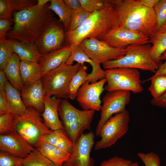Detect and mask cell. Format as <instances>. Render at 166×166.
Here are the masks:
<instances>
[{
	"label": "cell",
	"instance_id": "obj_1",
	"mask_svg": "<svg viewBox=\"0 0 166 166\" xmlns=\"http://www.w3.org/2000/svg\"><path fill=\"white\" fill-rule=\"evenodd\" d=\"M46 4L42 7L37 4L14 14V26L6 38L34 45L38 38L54 20L52 11Z\"/></svg>",
	"mask_w": 166,
	"mask_h": 166
},
{
	"label": "cell",
	"instance_id": "obj_2",
	"mask_svg": "<svg viewBox=\"0 0 166 166\" xmlns=\"http://www.w3.org/2000/svg\"><path fill=\"white\" fill-rule=\"evenodd\" d=\"M119 25L118 16L111 0H105L103 7L92 12L81 26L65 32V42L67 45H79L87 38L101 40Z\"/></svg>",
	"mask_w": 166,
	"mask_h": 166
},
{
	"label": "cell",
	"instance_id": "obj_3",
	"mask_svg": "<svg viewBox=\"0 0 166 166\" xmlns=\"http://www.w3.org/2000/svg\"><path fill=\"white\" fill-rule=\"evenodd\" d=\"M116 10L119 26L149 38L156 32V14L154 9L141 5L138 0H111Z\"/></svg>",
	"mask_w": 166,
	"mask_h": 166
},
{
	"label": "cell",
	"instance_id": "obj_4",
	"mask_svg": "<svg viewBox=\"0 0 166 166\" xmlns=\"http://www.w3.org/2000/svg\"><path fill=\"white\" fill-rule=\"evenodd\" d=\"M58 113L66 133L75 144L85 130L91 129L95 111L79 109L66 99H63L60 104Z\"/></svg>",
	"mask_w": 166,
	"mask_h": 166
},
{
	"label": "cell",
	"instance_id": "obj_5",
	"mask_svg": "<svg viewBox=\"0 0 166 166\" xmlns=\"http://www.w3.org/2000/svg\"><path fill=\"white\" fill-rule=\"evenodd\" d=\"M14 132L34 148L53 131L45 124L39 112L29 107L23 114L15 116L14 123Z\"/></svg>",
	"mask_w": 166,
	"mask_h": 166
},
{
	"label": "cell",
	"instance_id": "obj_6",
	"mask_svg": "<svg viewBox=\"0 0 166 166\" xmlns=\"http://www.w3.org/2000/svg\"><path fill=\"white\" fill-rule=\"evenodd\" d=\"M82 64L69 65L65 63L44 74L41 80L45 95L60 99L69 98L70 82Z\"/></svg>",
	"mask_w": 166,
	"mask_h": 166
},
{
	"label": "cell",
	"instance_id": "obj_7",
	"mask_svg": "<svg viewBox=\"0 0 166 166\" xmlns=\"http://www.w3.org/2000/svg\"><path fill=\"white\" fill-rule=\"evenodd\" d=\"M151 47L150 43L128 46L126 48L127 53L124 57L102 64L103 68L106 69L128 67L155 73L159 66L151 58Z\"/></svg>",
	"mask_w": 166,
	"mask_h": 166
},
{
	"label": "cell",
	"instance_id": "obj_8",
	"mask_svg": "<svg viewBox=\"0 0 166 166\" xmlns=\"http://www.w3.org/2000/svg\"><path fill=\"white\" fill-rule=\"evenodd\" d=\"M105 71L107 84L104 88L107 92L123 90L136 93L143 91V81L138 69L117 67L106 69Z\"/></svg>",
	"mask_w": 166,
	"mask_h": 166
},
{
	"label": "cell",
	"instance_id": "obj_9",
	"mask_svg": "<svg viewBox=\"0 0 166 166\" xmlns=\"http://www.w3.org/2000/svg\"><path fill=\"white\" fill-rule=\"evenodd\" d=\"M129 121V113L126 109L111 117L102 127L99 136L101 139L95 144L94 149L106 148L114 144L127 132Z\"/></svg>",
	"mask_w": 166,
	"mask_h": 166
},
{
	"label": "cell",
	"instance_id": "obj_10",
	"mask_svg": "<svg viewBox=\"0 0 166 166\" xmlns=\"http://www.w3.org/2000/svg\"><path fill=\"white\" fill-rule=\"evenodd\" d=\"M79 45L89 58L99 65L120 59L127 53L126 49L113 47L93 38L85 39Z\"/></svg>",
	"mask_w": 166,
	"mask_h": 166
},
{
	"label": "cell",
	"instance_id": "obj_11",
	"mask_svg": "<svg viewBox=\"0 0 166 166\" xmlns=\"http://www.w3.org/2000/svg\"><path fill=\"white\" fill-rule=\"evenodd\" d=\"M131 92L118 90L108 92L102 98L100 118L96 129V134L99 136L101 128L105 123L115 114L126 110L130 102Z\"/></svg>",
	"mask_w": 166,
	"mask_h": 166
},
{
	"label": "cell",
	"instance_id": "obj_12",
	"mask_svg": "<svg viewBox=\"0 0 166 166\" xmlns=\"http://www.w3.org/2000/svg\"><path fill=\"white\" fill-rule=\"evenodd\" d=\"M65 32L63 24L54 19L34 45L42 55H45L65 45Z\"/></svg>",
	"mask_w": 166,
	"mask_h": 166
},
{
	"label": "cell",
	"instance_id": "obj_13",
	"mask_svg": "<svg viewBox=\"0 0 166 166\" xmlns=\"http://www.w3.org/2000/svg\"><path fill=\"white\" fill-rule=\"evenodd\" d=\"M94 138L92 131L83 133L74 144L69 159L62 166H93L94 162L90 154L95 144Z\"/></svg>",
	"mask_w": 166,
	"mask_h": 166
},
{
	"label": "cell",
	"instance_id": "obj_14",
	"mask_svg": "<svg viewBox=\"0 0 166 166\" xmlns=\"http://www.w3.org/2000/svg\"><path fill=\"white\" fill-rule=\"evenodd\" d=\"M106 78L94 83L85 82L80 88L76 100L83 110L99 111L101 108V94L105 90Z\"/></svg>",
	"mask_w": 166,
	"mask_h": 166
},
{
	"label": "cell",
	"instance_id": "obj_15",
	"mask_svg": "<svg viewBox=\"0 0 166 166\" xmlns=\"http://www.w3.org/2000/svg\"><path fill=\"white\" fill-rule=\"evenodd\" d=\"M101 40L111 46L121 49L150 43L148 37L120 26L112 30Z\"/></svg>",
	"mask_w": 166,
	"mask_h": 166
},
{
	"label": "cell",
	"instance_id": "obj_16",
	"mask_svg": "<svg viewBox=\"0 0 166 166\" xmlns=\"http://www.w3.org/2000/svg\"><path fill=\"white\" fill-rule=\"evenodd\" d=\"M35 149L14 132L0 135V150L24 158Z\"/></svg>",
	"mask_w": 166,
	"mask_h": 166
},
{
	"label": "cell",
	"instance_id": "obj_17",
	"mask_svg": "<svg viewBox=\"0 0 166 166\" xmlns=\"http://www.w3.org/2000/svg\"><path fill=\"white\" fill-rule=\"evenodd\" d=\"M20 92L26 107H33L42 114L43 113L45 95L41 79L28 86H23Z\"/></svg>",
	"mask_w": 166,
	"mask_h": 166
},
{
	"label": "cell",
	"instance_id": "obj_18",
	"mask_svg": "<svg viewBox=\"0 0 166 166\" xmlns=\"http://www.w3.org/2000/svg\"><path fill=\"white\" fill-rule=\"evenodd\" d=\"M61 100L54 97H44V109L42 115L45 125L53 131L64 129L58 116V109Z\"/></svg>",
	"mask_w": 166,
	"mask_h": 166
},
{
	"label": "cell",
	"instance_id": "obj_19",
	"mask_svg": "<svg viewBox=\"0 0 166 166\" xmlns=\"http://www.w3.org/2000/svg\"><path fill=\"white\" fill-rule=\"evenodd\" d=\"M71 49L72 45L66 44L42 55L39 63L42 66L43 74L66 63L70 56Z\"/></svg>",
	"mask_w": 166,
	"mask_h": 166
},
{
	"label": "cell",
	"instance_id": "obj_20",
	"mask_svg": "<svg viewBox=\"0 0 166 166\" xmlns=\"http://www.w3.org/2000/svg\"><path fill=\"white\" fill-rule=\"evenodd\" d=\"M7 40L13 52L18 56L21 61L39 63L42 55L34 45L11 39Z\"/></svg>",
	"mask_w": 166,
	"mask_h": 166
},
{
	"label": "cell",
	"instance_id": "obj_21",
	"mask_svg": "<svg viewBox=\"0 0 166 166\" xmlns=\"http://www.w3.org/2000/svg\"><path fill=\"white\" fill-rule=\"evenodd\" d=\"M37 2L34 0H0V18L14 22V13L34 6Z\"/></svg>",
	"mask_w": 166,
	"mask_h": 166
},
{
	"label": "cell",
	"instance_id": "obj_22",
	"mask_svg": "<svg viewBox=\"0 0 166 166\" xmlns=\"http://www.w3.org/2000/svg\"><path fill=\"white\" fill-rule=\"evenodd\" d=\"M20 70L23 86L41 80L43 74L42 66L38 63L21 61Z\"/></svg>",
	"mask_w": 166,
	"mask_h": 166
},
{
	"label": "cell",
	"instance_id": "obj_23",
	"mask_svg": "<svg viewBox=\"0 0 166 166\" xmlns=\"http://www.w3.org/2000/svg\"><path fill=\"white\" fill-rule=\"evenodd\" d=\"M21 60L14 53L4 67L3 71L11 85L20 92L23 87L20 70Z\"/></svg>",
	"mask_w": 166,
	"mask_h": 166
},
{
	"label": "cell",
	"instance_id": "obj_24",
	"mask_svg": "<svg viewBox=\"0 0 166 166\" xmlns=\"http://www.w3.org/2000/svg\"><path fill=\"white\" fill-rule=\"evenodd\" d=\"M36 148L57 166H62L64 162L69 159L70 155L66 152L42 140L39 142Z\"/></svg>",
	"mask_w": 166,
	"mask_h": 166
},
{
	"label": "cell",
	"instance_id": "obj_25",
	"mask_svg": "<svg viewBox=\"0 0 166 166\" xmlns=\"http://www.w3.org/2000/svg\"><path fill=\"white\" fill-rule=\"evenodd\" d=\"M42 140L70 154L74 146V144L69 138L64 129L53 131L51 133L44 137Z\"/></svg>",
	"mask_w": 166,
	"mask_h": 166
},
{
	"label": "cell",
	"instance_id": "obj_26",
	"mask_svg": "<svg viewBox=\"0 0 166 166\" xmlns=\"http://www.w3.org/2000/svg\"><path fill=\"white\" fill-rule=\"evenodd\" d=\"M5 90L9 104L16 116L25 113L27 107L23 101L19 90L14 87L8 80L6 83Z\"/></svg>",
	"mask_w": 166,
	"mask_h": 166
},
{
	"label": "cell",
	"instance_id": "obj_27",
	"mask_svg": "<svg viewBox=\"0 0 166 166\" xmlns=\"http://www.w3.org/2000/svg\"><path fill=\"white\" fill-rule=\"evenodd\" d=\"M49 8L59 17L65 32L67 31L70 23L73 10L69 8L62 0H51Z\"/></svg>",
	"mask_w": 166,
	"mask_h": 166
},
{
	"label": "cell",
	"instance_id": "obj_28",
	"mask_svg": "<svg viewBox=\"0 0 166 166\" xmlns=\"http://www.w3.org/2000/svg\"><path fill=\"white\" fill-rule=\"evenodd\" d=\"M150 42L152 44L150 50L151 58L158 65L160 57L166 51V31L156 34L150 38Z\"/></svg>",
	"mask_w": 166,
	"mask_h": 166
},
{
	"label": "cell",
	"instance_id": "obj_29",
	"mask_svg": "<svg viewBox=\"0 0 166 166\" xmlns=\"http://www.w3.org/2000/svg\"><path fill=\"white\" fill-rule=\"evenodd\" d=\"M87 69V67L82 64L73 77L69 88V98L71 100L76 98L80 88L87 81L89 77L86 71Z\"/></svg>",
	"mask_w": 166,
	"mask_h": 166
},
{
	"label": "cell",
	"instance_id": "obj_30",
	"mask_svg": "<svg viewBox=\"0 0 166 166\" xmlns=\"http://www.w3.org/2000/svg\"><path fill=\"white\" fill-rule=\"evenodd\" d=\"M70 56L66 63L68 65H73L74 61L77 63L84 64L85 62L89 63L92 67V70H96L100 65L94 62L85 53L79 45L72 44Z\"/></svg>",
	"mask_w": 166,
	"mask_h": 166
},
{
	"label": "cell",
	"instance_id": "obj_31",
	"mask_svg": "<svg viewBox=\"0 0 166 166\" xmlns=\"http://www.w3.org/2000/svg\"><path fill=\"white\" fill-rule=\"evenodd\" d=\"M149 80L151 84L148 90L152 98H157L166 92V75L153 76L144 82Z\"/></svg>",
	"mask_w": 166,
	"mask_h": 166
},
{
	"label": "cell",
	"instance_id": "obj_32",
	"mask_svg": "<svg viewBox=\"0 0 166 166\" xmlns=\"http://www.w3.org/2000/svg\"><path fill=\"white\" fill-rule=\"evenodd\" d=\"M22 165L24 166H57L36 148L23 159Z\"/></svg>",
	"mask_w": 166,
	"mask_h": 166
},
{
	"label": "cell",
	"instance_id": "obj_33",
	"mask_svg": "<svg viewBox=\"0 0 166 166\" xmlns=\"http://www.w3.org/2000/svg\"><path fill=\"white\" fill-rule=\"evenodd\" d=\"M154 9L156 16V34L166 31V0H159Z\"/></svg>",
	"mask_w": 166,
	"mask_h": 166
},
{
	"label": "cell",
	"instance_id": "obj_34",
	"mask_svg": "<svg viewBox=\"0 0 166 166\" xmlns=\"http://www.w3.org/2000/svg\"><path fill=\"white\" fill-rule=\"evenodd\" d=\"M92 13L81 7L73 11L68 31L73 30L81 26L90 17Z\"/></svg>",
	"mask_w": 166,
	"mask_h": 166
},
{
	"label": "cell",
	"instance_id": "obj_35",
	"mask_svg": "<svg viewBox=\"0 0 166 166\" xmlns=\"http://www.w3.org/2000/svg\"><path fill=\"white\" fill-rule=\"evenodd\" d=\"M14 52L7 39L0 38V69L3 70Z\"/></svg>",
	"mask_w": 166,
	"mask_h": 166
},
{
	"label": "cell",
	"instance_id": "obj_36",
	"mask_svg": "<svg viewBox=\"0 0 166 166\" xmlns=\"http://www.w3.org/2000/svg\"><path fill=\"white\" fill-rule=\"evenodd\" d=\"M15 115L12 113L0 114V135L14 132L13 125Z\"/></svg>",
	"mask_w": 166,
	"mask_h": 166
},
{
	"label": "cell",
	"instance_id": "obj_37",
	"mask_svg": "<svg viewBox=\"0 0 166 166\" xmlns=\"http://www.w3.org/2000/svg\"><path fill=\"white\" fill-rule=\"evenodd\" d=\"M23 159L8 152L0 151V166H19L22 164Z\"/></svg>",
	"mask_w": 166,
	"mask_h": 166
},
{
	"label": "cell",
	"instance_id": "obj_38",
	"mask_svg": "<svg viewBox=\"0 0 166 166\" xmlns=\"http://www.w3.org/2000/svg\"><path fill=\"white\" fill-rule=\"evenodd\" d=\"M137 156L142 161L145 166H160V159L159 156L156 153L151 152L148 153L138 152Z\"/></svg>",
	"mask_w": 166,
	"mask_h": 166
},
{
	"label": "cell",
	"instance_id": "obj_39",
	"mask_svg": "<svg viewBox=\"0 0 166 166\" xmlns=\"http://www.w3.org/2000/svg\"><path fill=\"white\" fill-rule=\"evenodd\" d=\"M79 1L81 7L91 13L102 8L104 6L105 3V0H79Z\"/></svg>",
	"mask_w": 166,
	"mask_h": 166
},
{
	"label": "cell",
	"instance_id": "obj_40",
	"mask_svg": "<svg viewBox=\"0 0 166 166\" xmlns=\"http://www.w3.org/2000/svg\"><path fill=\"white\" fill-rule=\"evenodd\" d=\"M132 162L130 160L116 156L102 161L100 166H130Z\"/></svg>",
	"mask_w": 166,
	"mask_h": 166
},
{
	"label": "cell",
	"instance_id": "obj_41",
	"mask_svg": "<svg viewBox=\"0 0 166 166\" xmlns=\"http://www.w3.org/2000/svg\"><path fill=\"white\" fill-rule=\"evenodd\" d=\"M7 113L14 114L7 101L5 90L0 89V114Z\"/></svg>",
	"mask_w": 166,
	"mask_h": 166
},
{
	"label": "cell",
	"instance_id": "obj_42",
	"mask_svg": "<svg viewBox=\"0 0 166 166\" xmlns=\"http://www.w3.org/2000/svg\"><path fill=\"white\" fill-rule=\"evenodd\" d=\"M13 23V22L8 19L0 18V38H6V34L12 29V27L10 26Z\"/></svg>",
	"mask_w": 166,
	"mask_h": 166
},
{
	"label": "cell",
	"instance_id": "obj_43",
	"mask_svg": "<svg viewBox=\"0 0 166 166\" xmlns=\"http://www.w3.org/2000/svg\"><path fill=\"white\" fill-rule=\"evenodd\" d=\"M150 102L153 106L166 108V92L158 98H152Z\"/></svg>",
	"mask_w": 166,
	"mask_h": 166
},
{
	"label": "cell",
	"instance_id": "obj_44",
	"mask_svg": "<svg viewBox=\"0 0 166 166\" xmlns=\"http://www.w3.org/2000/svg\"><path fill=\"white\" fill-rule=\"evenodd\" d=\"M63 1L68 7L73 11L81 7L79 0H64Z\"/></svg>",
	"mask_w": 166,
	"mask_h": 166
},
{
	"label": "cell",
	"instance_id": "obj_45",
	"mask_svg": "<svg viewBox=\"0 0 166 166\" xmlns=\"http://www.w3.org/2000/svg\"><path fill=\"white\" fill-rule=\"evenodd\" d=\"M159 0H138L142 6L154 9Z\"/></svg>",
	"mask_w": 166,
	"mask_h": 166
},
{
	"label": "cell",
	"instance_id": "obj_46",
	"mask_svg": "<svg viewBox=\"0 0 166 166\" xmlns=\"http://www.w3.org/2000/svg\"><path fill=\"white\" fill-rule=\"evenodd\" d=\"M3 70H0V89H5V87L8 81Z\"/></svg>",
	"mask_w": 166,
	"mask_h": 166
},
{
	"label": "cell",
	"instance_id": "obj_47",
	"mask_svg": "<svg viewBox=\"0 0 166 166\" xmlns=\"http://www.w3.org/2000/svg\"><path fill=\"white\" fill-rule=\"evenodd\" d=\"M166 75V60H165L164 62L159 66L154 75Z\"/></svg>",
	"mask_w": 166,
	"mask_h": 166
},
{
	"label": "cell",
	"instance_id": "obj_48",
	"mask_svg": "<svg viewBox=\"0 0 166 166\" xmlns=\"http://www.w3.org/2000/svg\"><path fill=\"white\" fill-rule=\"evenodd\" d=\"M51 0H38L37 5L40 7H42Z\"/></svg>",
	"mask_w": 166,
	"mask_h": 166
},
{
	"label": "cell",
	"instance_id": "obj_49",
	"mask_svg": "<svg viewBox=\"0 0 166 166\" xmlns=\"http://www.w3.org/2000/svg\"><path fill=\"white\" fill-rule=\"evenodd\" d=\"M160 61L166 60V51L162 54L160 58Z\"/></svg>",
	"mask_w": 166,
	"mask_h": 166
},
{
	"label": "cell",
	"instance_id": "obj_50",
	"mask_svg": "<svg viewBox=\"0 0 166 166\" xmlns=\"http://www.w3.org/2000/svg\"><path fill=\"white\" fill-rule=\"evenodd\" d=\"M130 166H140L138 163L137 162H132Z\"/></svg>",
	"mask_w": 166,
	"mask_h": 166
},
{
	"label": "cell",
	"instance_id": "obj_51",
	"mask_svg": "<svg viewBox=\"0 0 166 166\" xmlns=\"http://www.w3.org/2000/svg\"><path fill=\"white\" fill-rule=\"evenodd\" d=\"M24 166L22 164H21V165H20V166Z\"/></svg>",
	"mask_w": 166,
	"mask_h": 166
}]
</instances>
